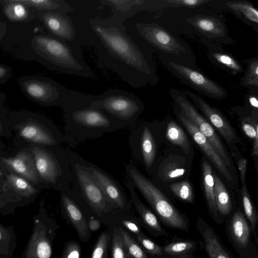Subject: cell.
Here are the masks:
<instances>
[{
	"label": "cell",
	"instance_id": "cell-1",
	"mask_svg": "<svg viewBox=\"0 0 258 258\" xmlns=\"http://www.w3.org/2000/svg\"><path fill=\"white\" fill-rule=\"evenodd\" d=\"M80 24L75 26L78 42L93 48L99 67L116 74L134 88L155 83L150 55L128 34L124 23L111 16L89 17Z\"/></svg>",
	"mask_w": 258,
	"mask_h": 258
},
{
	"label": "cell",
	"instance_id": "cell-2",
	"mask_svg": "<svg viewBox=\"0 0 258 258\" xmlns=\"http://www.w3.org/2000/svg\"><path fill=\"white\" fill-rule=\"evenodd\" d=\"M62 141L75 147L128 125L101 109L89 106L64 111Z\"/></svg>",
	"mask_w": 258,
	"mask_h": 258
},
{
	"label": "cell",
	"instance_id": "cell-3",
	"mask_svg": "<svg viewBox=\"0 0 258 258\" xmlns=\"http://www.w3.org/2000/svg\"><path fill=\"white\" fill-rule=\"evenodd\" d=\"M33 45L36 53L54 70L87 78L94 77L93 72L83 59L80 44L39 35L33 38Z\"/></svg>",
	"mask_w": 258,
	"mask_h": 258
},
{
	"label": "cell",
	"instance_id": "cell-4",
	"mask_svg": "<svg viewBox=\"0 0 258 258\" xmlns=\"http://www.w3.org/2000/svg\"><path fill=\"white\" fill-rule=\"evenodd\" d=\"M66 151L73 178L68 192L73 200L85 205L99 217L114 209L83 164L82 157L69 149Z\"/></svg>",
	"mask_w": 258,
	"mask_h": 258
},
{
	"label": "cell",
	"instance_id": "cell-5",
	"mask_svg": "<svg viewBox=\"0 0 258 258\" xmlns=\"http://www.w3.org/2000/svg\"><path fill=\"white\" fill-rule=\"evenodd\" d=\"M37 172L43 184L60 192L68 191L73 178L66 151L60 145L32 147Z\"/></svg>",
	"mask_w": 258,
	"mask_h": 258
},
{
	"label": "cell",
	"instance_id": "cell-6",
	"mask_svg": "<svg viewBox=\"0 0 258 258\" xmlns=\"http://www.w3.org/2000/svg\"><path fill=\"white\" fill-rule=\"evenodd\" d=\"M124 168L127 178L142 195L165 226L188 231L187 220L150 180L131 163L125 164Z\"/></svg>",
	"mask_w": 258,
	"mask_h": 258
},
{
	"label": "cell",
	"instance_id": "cell-7",
	"mask_svg": "<svg viewBox=\"0 0 258 258\" xmlns=\"http://www.w3.org/2000/svg\"><path fill=\"white\" fill-rule=\"evenodd\" d=\"M89 106L104 111L128 126L137 121L144 108L143 102L136 95L117 89L95 95Z\"/></svg>",
	"mask_w": 258,
	"mask_h": 258
},
{
	"label": "cell",
	"instance_id": "cell-8",
	"mask_svg": "<svg viewBox=\"0 0 258 258\" xmlns=\"http://www.w3.org/2000/svg\"><path fill=\"white\" fill-rule=\"evenodd\" d=\"M33 221L32 232L21 258H51L53 241L59 226L48 217L43 202L38 213L33 217Z\"/></svg>",
	"mask_w": 258,
	"mask_h": 258
},
{
	"label": "cell",
	"instance_id": "cell-9",
	"mask_svg": "<svg viewBox=\"0 0 258 258\" xmlns=\"http://www.w3.org/2000/svg\"><path fill=\"white\" fill-rule=\"evenodd\" d=\"M130 32L128 34L143 49L147 46L175 55L186 52L178 39L156 23L136 22L132 25Z\"/></svg>",
	"mask_w": 258,
	"mask_h": 258
},
{
	"label": "cell",
	"instance_id": "cell-10",
	"mask_svg": "<svg viewBox=\"0 0 258 258\" xmlns=\"http://www.w3.org/2000/svg\"><path fill=\"white\" fill-rule=\"evenodd\" d=\"M170 94L175 103L181 108V112L212 144L227 167H230V156L212 124L198 112L183 92L173 89L171 90Z\"/></svg>",
	"mask_w": 258,
	"mask_h": 258
},
{
	"label": "cell",
	"instance_id": "cell-11",
	"mask_svg": "<svg viewBox=\"0 0 258 258\" xmlns=\"http://www.w3.org/2000/svg\"><path fill=\"white\" fill-rule=\"evenodd\" d=\"M168 68L184 83L209 97L220 99L227 95L221 85L193 69L171 61L168 62Z\"/></svg>",
	"mask_w": 258,
	"mask_h": 258
},
{
	"label": "cell",
	"instance_id": "cell-12",
	"mask_svg": "<svg viewBox=\"0 0 258 258\" xmlns=\"http://www.w3.org/2000/svg\"><path fill=\"white\" fill-rule=\"evenodd\" d=\"M128 144L133 157L142 162L147 172L155 160L156 141L150 126L143 123L132 129L128 136Z\"/></svg>",
	"mask_w": 258,
	"mask_h": 258
},
{
	"label": "cell",
	"instance_id": "cell-13",
	"mask_svg": "<svg viewBox=\"0 0 258 258\" xmlns=\"http://www.w3.org/2000/svg\"><path fill=\"white\" fill-rule=\"evenodd\" d=\"M82 162L97 182L114 209L128 210L131 203L121 185L110 174L98 166L82 158Z\"/></svg>",
	"mask_w": 258,
	"mask_h": 258
},
{
	"label": "cell",
	"instance_id": "cell-14",
	"mask_svg": "<svg viewBox=\"0 0 258 258\" xmlns=\"http://www.w3.org/2000/svg\"><path fill=\"white\" fill-rule=\"evenodd\" d=\"M20 136L25 140L38 145L52 147L60 145L62 134L50 121H28L18 127Z\"/></svg>",
	"mask_w": 258,
	"mask_h": 258
},
{
	"label": "cell",
	"instance_id": "cell-15",
	"mask_svg": "<svg viewBox=\"0 0 258 258\" xmlns=\"http://www.w3.org/2000/svg\"><path fill=\"white\" fill-rule=\"evenodd\" d=\"M186 22L210 40L218 43L230 44L233 42L228 35V30L224 21L218 17L198 15L187 18Z\"/></svg>",
	"mask_w": 258,
	"mask_h": 258
},
{
	"label": "cell",
	"instance_id": "cell-16",
	"mask_svg": "<svg viewBox=\"0 0 258 258\" xmlns=\"http://www.w3.org/2000/svg\"><path fill=\"white\" fill-rule=\"evenodd\" d=\"M187 95L195 105L202 112L229 144H233L238 138L234 130L225 117L216 108L212 107L203 98L197 94L185 91Z\"/></svg>",
	"mask_w": 258,
	"mask_h": 258
},
{
	"label": "cell",
	"instance_id": "cell-17",
	"mask_svg": "<svg viewBox=\"0 0 258 258\" xmlns=\"http://www.w3.org/2000/svg\"><path fill=\"white\" fill-rule=\"evenodd\" d=\"M41 19L53 37L68 43L80 44L75 23L67 14L43 12Z\"/></svg>",
	"mask_w": 258,
	"mask_h": 258
},
{
	"label": "cell",
	"instance_id": "cell-18",
	"mask_svg": "<svg viewBox=\"0 0 258 258\" xmlns=\"http://www.w3.org/2000/svg\"><path fill=\"white\" fill-rule=\"evenodd\" d=\"M178 116L196 143L202 149L224 177L228 181H231L232 178L229 170L212 144L199 131L196 126L181 112L178 113Z\"/></svg>",
	"mask_w": 258,
	"mask_h": 258
},
{
	"label": "cell",
	"instance_id": "cell-19",
	"mask_svg": "<svg viewBox=\"0 0 258 258\" xmlns=\"http://www.w3.org/2000/svg\"><path fill=\"white\" fill-rule=\"evenodd\" d=\"M104 6L109 7L112 16L124 23L142 11L154 10L160 7L159 1L149 0H99Z\"/></svg>",
	"mask_w": 258,
	"mask_h": 258
},
{
	"label": "cell",
	"instance_id": "cell-20",
	"mask_svg": "<svg viewBox=\"0 0 258 258\" xmlns=\"http://www.w3.org/2000/svg\"><path fill=\"white\" fill-rule=\"evenodd\" d=\"M1 161L9 168L34 184H43L36 167L32 152L26 151L18 153L10 158H1Z\"/></svg>",
	"mask_w": 258,
	"mask_h": 258
},
{
	"label": "cell",
	"instance_id": "cell-21",
	"mask_svg": "<svg viewBox=\"0 0 258 258\" xmlns=\"http://www.w3.org/2000/svg\"><path fill=\"white\" fill-rule=\"evenodd\" d=\"M60 205L62 213L75 228L81 240L87 241L89 237L88 223L81 208L68 191L61 192Z\"/></svg>",
	"mask_w": 258,
	"mask_h": 258
},
{
	"label": "cell",
	"instance_id": "cell-22",
	"mask_svg": "<svg viewBox=\"0 0 258 258\" xmlns=\"http://www.w3.org/2000/svg\"><path fill=\"white\" fill-rule=\"evenodd\" d=\"M208 56L210 60L221 69L235 75L243 71V68L236 58L225 51L220 43H214L209 48Z\"/></svg>",
	"mask_w": 258,
	"mask_h": 258
},
{
	"label": "cell",
	"instance_id": "cell-23",
	"mask_svg": "<svg viewBox=\"0 0 258 258\" xmlns=\"http://www.w3.org/2000/svg\"><path fill=\"white\" fill-rule=\"evenodd\" d=\"M125 186L130 195V201L141 216L144 223L151 230L160 235L165 232L161 226L156 216L142 202L139 198L131 181L127 178Z\"/></svg>",
	"mask_w": 258,
	"mask_h": 258
},
{
	"label": "cell",
	"instance_id": "cell-24",
	"mask_svg": "<svg viewBox=\"0 0 258 258\" xmlns=\"http://www.w3.org/2000/svg\"><path fill=\"white\" fill-rule=\"evenodd\" d=\"M197 223L209 258H231L223 248L214 230L203 220L199 219Z\"/></svg>",
	"mask_w": 258,
	"mask_h": 258
},
{
	"label": "cell",
	"instance_id": "cell-25",
	"mask_svg": "<svg viewBox=\"0 0 258 258\" xmlns=\"http://www.w3.org/2000/svg\"><path fill=\"white\" fill-rule=\"evenodd\" d=\"M224 5L238 18L258 31V11L251 3L246 1H228Z\"/></svg>",
	"mask_w": 258,
	"mask_h": 258
},
{
	"label": "cell",
	"instance_id": "cell-26",
	"mask_svg": "<svg viewBox=\"0 0 258 258\" xmlns=\"http://www.w3.org/2000/svg\"><path fill=\"white\" fill-rule=\"evenodd\" d=\"M231 231L238 245L242 247L247 245L250 236V228L245 217L240 211L235 212L232 217Z\"/></svg>",
	"mask_w": 258,
	"mask_h": 258
},
{
	"label": "cell",
	"instance_id": "cell-27",
	"mask_svg": "<svg viewBox=\"0 0 258 258\" xmlns=\"http://www.w3.org/2000/svg\"><path fill=\"white\" fill-rule=\"evenodd\" d=\"M26 6L33 7L44 12H54L68 14L75 8L64 0H18Z\"/></svg>",
	"mask_w": 258,
	"mask_h": 258
},
{
	"label": "cell",
	"instance_id": "cell-28",
	"mask_svg": "<svg viewBox=\"0 0 258 258\" xmlns=\"http://www.w3.org/2000/svg\"><path fill=\"white\" fill-rule=\"evenodd\" d=\"M203 181L205 195L209 209L212 216L216 218L218 211L214 198V180L212 167L207 160L202 162Z\"/></svg>",
	"mask_w": 258,
	"mask_h": 258
},
{
	"label": "cell",
	"instance_id": "cell-29",
	"mask_svg": "<svg viewBox=\"0 0 258 258\" xmlns=\"http://www.w3.org/2000/svg\"><path fill=\"white\" fill-rule=\"evenodd\" d=\"M17 236L14 226L6 227L0 222V258H12L17 247Z\"/></svg>",
	"mask_w": 258,
	"mask_h": 258
},
{
	"label": "cell",
	"instance_id": "cell-30",
	"mask_svg": "<svg viewBox=\"0 0 258 258\" xmlns=\"http://www.w3.org/2000/svg\"><path fill=\"white\" fill-rule=\"evenodd\" d=\"M214 180V198L217 211L223 215L228 214L232 209L231 199L221 179L213 173Z\"/></svg>",
	"mask_w": 258,
	"mask_h": 258
},
{
	"label": "cell",
	"instance_id": "cell-31",
	"mask_svg": "<svg viewBox=\"0 0 258 258\" xmlns=\"http://www.w3.org/2000/svg\"><path fill=\"white\" fill-rule=\"evenodd\" d=\"M166 137L171 143L179 146L185 154L190 152L188 138L180 126L174 121L169 122L167 126Z\"/></svg>",
	"mask_w": 258,
	"mask_h": 258
},
{
	"label": "cell",
	"instance_id": "cell-32",
	"mask_svg": "<svg viewBox=\"0 0 258 258\" xmlns=\"http://www.w3.org/2000/svg\"><path fill=\"white\" fill-rule=\"evenodd\" d=\"M4 13L11 21L20 22L26 20L29 16L27 6L18 0L6 1Z\"/></svg>",
	"mask_w": 258,
	"mask_h": 258
},
{
	"label": "cell",
	"instance_id": "cell-33",
	"mask_svg": "<svg viewBox=\"0 0 258 258\" xmlns=\"http://www.w3.org/2000/svg\"><path fill=\"white\" fill-rule=\"evenodd\" d=\"M247 69L240 79V85L251 89L258 88V59L256 57L245 60Z\"/></svg>",
	"mask_w": 258,
	"mask_h": 258
},
{
	"label": "cell",
	"instance_id": "cell-34",
	"mask_svg": "<svg viewBox=\"0 0 258 258\" xmlns=\"http://www.w3.org/2000/svg\"><path fill=\"white\" fill-rule=\"evenodd\" d=\"M7 179L13 188L20 196L29 198L37 192L36 189L29 181L14 173L7 176Z\"/></svg>",
	"mask_w": 258,
	"mask_h": 258
},
{
	"label": "cell",
	"instance_id": "cell-35",
	"mask_svg": "<svg viewBox=\"0 0 258 258\" xmlns=\"http://www.w3.org/2000/svg\"><path fill=\"white\" fill-rule=\"evenodd\" d=\"M118 230L122 238L125 250L127 256L131 258H148L144 250L138 243L121 227Z\"/></svg>",
	"mask_w": 258,
	"mask_h": 258
},
{
	"label": "cell",
	"instance_id": "cell-36",
	"mask_svg": "<svg viewBox=\"0 0 258 258\" xmlns=\"http://www.w3.org/2000/svg\"><path fill=\"white\" fill-rule=\"evenodd\" d=\"M185 169L184 166L175 162H169L160 167L159 174L165 180L177 179L184 175Z\"/></svg>",
	"mask_w": 258,
	"mask_h": 258
},
{
	"label": "cell",
	"instance_id": "cell-37",
	"mask_svg": "<svg viewBox=\"0 0 258 258\" xmlns=\"http://www.w3.org/2000/svg\"><path fill=\"white\" fill-rule=\"evenodd\" d=\"M170 189L179 199L191 203L194 200L192 187L188 181H183L171 184Z\"/></svg>",
	"mask_w": 258,
	"mask_h": 258
},
{
	"label": "cell",
	"instance_id": "cell-38",
	"mask_svg": "<svg viewBox=\"0 0 258 258\" xmlns=\"http://www.w3.org/2000/svg\"><path fill=\"white\" fill-rule=\"evenodd\" d=\"M241 196L245 214L250 222L253 231L254 232L257 222V217L254 207L247 192L246 185H242Z\"/></svg>",
	"mask_w": 258,
	"mask_h": 258
},
{
	"label": "cell",
	"instance_id": "cell-39",
	"mask_svg": "<svg viewBox=\"0 0 258 258\" xmlns=\"http://www.w3.org/2000/svg\"><path fill=\"white\" fill-rule=\"evenodd\" d=\"M110 239V234L107 231L101 233L93 248L91 258H108Z\"/></svg>",
	"mask_w": 258,
	"mask_h": 258
},
{
	"label": "cell",
	"instance_id": "cell-40",
	"mask_svg": "<svg viewBox=\"0 0 258 258\" xmlns=\"http://www.w3.org/2000/svg\"><path fill=\"white\" fill-rule=\"evenodd\" d=\"M112 258H125L128 256L122 238L117 228H114L112 236Z\"/></svg>",
	"mask_w": 258,
	"mask_h": 258
},
{
	"label": "cell",
	"instance_id": "cell-41",
	"mask_svg": "<svg viewBox=\"0 0 258 258\" xmlns=\"http://www.w3.org/2000/svg\"><path fill=\"white\" fill-rule=\"evenodd\" d=\"M194 243L190 241H184L173 242L165 245L163 251L172 255H178L186 253L194 247Z\"/></svg>",
	"mask_w": 258,
	"mask_h": 258
},
{
	"label": "cell",
	"instance_id": "cell-42",
	"mask_svg": "<svg viewBox=\"0 0 258 258\" xmlns=\"http://www.w3.org/2000/svg\"><path fill=\"white\" fill-rule=\"evenodd\" d=\"M210 0H166L165 6L171 8H194L210 2Z\"/></svg>",
	"mask_w": 258,
	"mask_h": 258
},
{
	"label": "cell",
	"instance_id": "cell-43",
	"mask_svg": "<svg viewBox=\"0 0 258 258\" xmlns=\"http://www.w3.org/2000/svg\"><path fill=\"white\" fill-rule=\"evenodd\" d=\"M137 238L144 248L151 254L161 255L162 248L158 244L148 238L142 233L136 235Z\"/></svg>",
	"mask_w": 258,
	"mask_h": 258
},
{
	"label": "cell",
	"instance_id": "cell-44",
	"mask_svg": "<svg viewBox=\"0 0 258 258\" xmlns=\"http://www.w3.org/2000/svg\"><path fill=\"white\" fill-rule=\"evenodd\" d=\"M81 253L79 243L74 240L68 241L64 246L61 258H80Z\"/></svg>",
	"mask_w": 258,
	"mask_h": 258
},
{
	"label": "cell",
	"instance_id": "cell-45",
	"mask_svg": "<svg viewBox=\"0 0 258 258\" xmlns=\"http://www.w3.org/2000/svg\"><path fill=\"white\" fill-rule=\"evenodd\" d=\"M242 128L245 134L254 140L258 138V125L257 122L250 117H245L242 121Z\"/></svg>",
	"mask_w": 258,
	"mask_h": 258
},
{
	"label": "cell",
	"instance_id": "cell-46",
	"mask_svg": "<svg viewBox=\"0 0 258 258\" xmlns=\"http://www.w3.org/2000/svg\"><path fill=\"white\" fill-rule=\"evenodd\" d=\"M238 166L240 173V177L242 185L245 184V176L247 170V160L242 157L238 161Z\"/></svg>",
	"mask_w": 258,
	"mask_h": 258
},
{
	"label": "cell",
	"instance_id": "cell-47",
	"mask_svg": "<svg viewBox=\"0 0 258 258\" xmlns=\"http://www.w3.org/2000/svg\"><path fill=\"white\" fill-rule=\"evenodd\" d=\"M121 223L128 230L135 233L136 235L142 233L141 229L134 222L128 220H122Z\"/></svg>",
	"mask_w": 258,
	"mask_h": 258
},
{
	"label": "cell",
	"instance_id": "cell-48",
	"mask_svg": "<svg viewBox=\"0 0 258 258\" xmlns=\"http://www.w3.org/2000/svg\"><path fill=\"white\" fill-rule=\"evenodd\" d=\"M88 228L92 231L98 230L101 226L100 222L97 220L93 216H91L88 223Z\"/></svg>",
	"mask_w": 258,
	"mask_h": 258
},
{
	"label": "cell",
	"instance_id": "cell-49",
	"mask_svg": "<svg viewBox=\"0 0 258 258\" xmlns=\"http://www.w3.org/2000/svg\"><path fill=\"white\" fill-rule=\"evenodd\" d=\"M249 104L254 109L257 110L258 108L257 94L255 93H249L247 97Z\"/></svg>",
	"mask_w": 258,
	"mask_h": 258
},
{
	"label": "cell",
	"instance_id": "cell-50",
	"mask_svg": "<svg viewBox=\"0 0 258 258\" xmlns=\"http://www.w3.org/2000/svg\"><path fill=\"white\" fill-rule=\"evenodd\" d=\"M9 72L8 68L0 66V81L8 75Z\"/></svg>",
	"mask_w": 258,
	"mask_h": 258
},
{
	"label": "cell",
	"instance_id": "cell-51",
	"mask_svg": "<svg viewBox=\"0 0 258 258\" xmlns=\"http://www.w3.org/2000/svg\"><path fill=\"white\" fill-rule=\"evenodd\" d=\"M252 155L257 158L258 155V138L254 140Z\"/></svg>",
	"mask_w": 258,
	"mask_h": 258
},
{
	"label": "cell",
	"instance_id": "cell-52",
	"mask_svg": "<svg viewBox=\"0 0 258 258\" xmlns=\"http://www.w3.org/2000/svg\"><path fill=\"white\" fill-rule=\"evenodd\" d=\"M3 131V127H2V124L0 122V133H1Z\"/></svg>",
	"mask_w": 258,
	"mask_h": 258
},
{
	"label": "cell",
	"instance_id": "cell-53",
	"mask_svg": "<svg viewBox=\"0 0 258 258\" xmlns=\"http://www.w3.org/2000/svg\"><path fill=\"white\" fill-rule=\"evenodd\" d=\"M4 25V24H2L1 21H0V34H1V30L2 28V26H3Z\"/></svg>",
	"mask_w": 258,
	"mask_h": 258
},
{
	"label": "cell",
	"instance_id": "cell-54",
	"mask_svg": "<svg viewBox=\"0 0 258 258\" xmlns=\"http://www.w3.org/2000/svg\"><path fill=\"white\" fill-rule=\"evenodd\" d=\"M2 171L0 170V176L2 175Z\"/></svg>",
	"mask_w": 258,
	"mask_h": 258
},
{
	"label": "cell",
	"instance_id": "cell-55",
	"mask_svg": "<svg viewBox=\"0 0 258 258\" xmlns=\"http://www.w3.org/2000/svg\"><path fill=\"white\" fill-rule=\"evenodd\" d=\"M128 256H126V257H125V258H128Z\"/></svg>",
	"mask_w": 258,
	"mask_h": 258
}]
</instances>
